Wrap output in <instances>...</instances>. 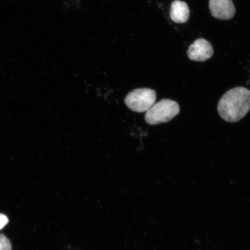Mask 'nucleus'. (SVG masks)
Returning a JSON list of instances; mask_svg holds the SVG:
<instances>
[{
    "label": "nucleus",
    "mask_w": 250,
    "mask_h": 250,
    "mask_svg": "<svg viewBox=\"0 0 250 250\" xmlns=\"http://www.w3.org/2000/svg\"><path fill=\"white\" fill-rule=\"evenodd\" d=\"M250 110V90L243 87H234L222 97L218 104L221 117L228 123H236Z\"/></svg>",
    "instance_id": "1"
},
{
    "label": "nucleus",
    "mask_w": 250,
    "mask_h": 250,
    "mask_svg": "<svg viewBox=\"0 0 250 250\" xmlns=\"http://www.w3.org/2000/svg\"><path fill=\"white\" fill-rule=\"evenodd\" d=\"M180 105L176 102L164 99L155 103L146 112L145 120L151 125L168 123L180 113Z\"/></svg>",
    "instance_id": "2"
},
{
    "label": "nucleus",
    "mask_w": 250,
    "mask_h": 250,
    "mask_svg": "<svg viewBox=\"0 0 250 250\" xmlns=\"http://www.w3.org/2000/svg\"><path fill=\"white\" fill-rule=\"evenodd\" d=\"M156 93L154 90L148 88L132 90L125 99V104L131 110L136 112H146L155 104Z\"/></svg>",
    "instance_id": "3"
},
{
    "label": "nucleus",
    "mask_w": 250,
    "mask_h": 250,
    "mask_svg": "<svg viewBox=\"0 0 250 250\" xmlns=\"http://www.w3.org/2000/svg\"><path fill=\"white\" fill-rule=\"evenodd\" d=\"M214 54V50L208 41L199 39L190 45L187 55L190 60L195 62H205Z\"/></svg>",
    "instance_id": "4"
},
{
    "label": "nucleus",
    "mask_w": 250,
    "mask_h": 250,
    "mask_svg": "<svg viewBox=\"0 0 250 250\" xmlns=\"http://www.w3.org/2000/svg\"><path fill=\"white\" fill-rule=\"evenodd\" d=\"M209 9L212 17L220 20H229L236 13L232 0H210Z\"/></svg>",
    "instance_id": "5"
},
{
    "label": "nucleus",
    "mask_w": 250,
    "mask_h": 250,
    "mask_svg": "<svg viewBox=\"0 0 250 250\" xmlns=\"http://www.w3.org/2000/svg\"><path fill=\"white\" fill-rule=\"evenodd\" d=\"M189 8L186 2L175 0L171 3L170 16L175 23H186L189 20Z\"/></svg>",
    "instance_id": "6"
},
{
    "label": "nucleus",
    "mask_w": 250,
    "mask_h": 250,
    "mask_svg": "<svg viewBox=\"0 0 250 250\" xmlns=\"http://www.w3.org/2000/svg\"><path fill=\"white\" fill-rule=\"evenodd\" d=\"M0 250H12L10 241L2 234H0Z\"/></svg>",
    "instance_id": "7"
},
{
    "label": "nucleus",
    "mask_w": 250,
    "mask_h": 250,
    "mask_svg": "<svg viewBox=\"0 0 250 250\" xmlns=\"http://www.w3.org/2000/svg\"><path fill=\"white\" fill-rule=\"evenodd\" d=\"M8 223V219L6 215L0 214V229H2Z\"/></svg>",
    "instance_id": "8"
}]
</instances>
